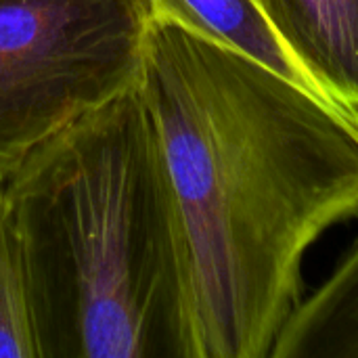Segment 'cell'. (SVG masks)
Masks as SVG:
<instances>
[{"instance_id":"6da1fadb","label":"cell","mask_w":358,"mask_h":358,"mask_svg":"<svg viewBox=\"0 0 358 358\" xmlns=\"http://www.w3.org/2000/svg\"><path fill=\"white\" fill-rule=\"evenodd\" d=\"M138 88L189 254L199 358H271L302 262L358 216V128L315 94L151 19Z\"/></svg>"},{"instance_id":"7a4b0ae2","label":"cell","mask_w":358,"mask_h":358,"mask_svg":"<svg viewBox=\"0 0 358 358\" xmlns=\"http://www.w3.org/2000/svg\"><path fill=\"white\" fill-rule=\"evenodd\" d=\"M36 358H199L189 254L138 82L0 178Z\"/></svg>"},{"instance_id":"5b68a950","label":"cell","mask_w":358,"mask_h":358,"mask_svg":"<svg viewBox=\"0 0 358 358\" xmlns=\"http://www.w3.org/2000/svg\"><path fill=\"white\" fill-rule=\"evenodd\" d=\"M149 8L151 19L180 25L206 40L227 46L336 109L289 50L258 0H149Z\"/></svg>"},{"instance_id":"277c9868","label":"cell","mask_w":358,"mask_h":358,"mask_svg":"<svg viewBox=\"0 0 358 358\" xmlns=\"http://www.w3.org/2000/svg\"><path fill=\"white\" fill-rule=\"evenodd\" d=\"M331 105L358 128V0H258Z\"/></svg>"},{"instance_id":"52a82bcc","label":"cell","mask_w":358,"mask_h":358,"mask_svg":"<svg viewBox=\"0 0 358 358\" xmlns=\"http://www.w3.org/2000/svg\"><path fill=\"white\" fill-rule=\"evenodd\" d=\"M0 358H36L17 237L0 191Z\"/></svg>"},{"instance_id":"8992f818","label":"cell","mask_w":358,"mask_h":358,"mask_svg":"<svg viewBox=\"0 0 358 358\" xmlns=\"http://www.w3.org/2000/svg\"><path fill=\"white\" fill-rule=\"evenodd\" d=\"M271 358H358V239L334 273L294 308Z\"/></svg>"},{"instance_id":"3957f363","label":"cell","mask_w":358,"mask_h":358,"mask_svg":"<svg viewBox=\"0 0 358 358\" xmlns=\"http://www.w3.org/2000/svg\"><path fill=\"white\" fill-rule=\"evenodd\" d=\"M149 0H0V178L138 82Z\"/></svg>"}]
</instances>
